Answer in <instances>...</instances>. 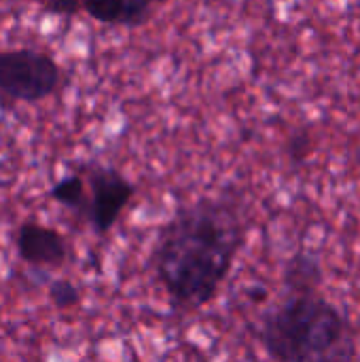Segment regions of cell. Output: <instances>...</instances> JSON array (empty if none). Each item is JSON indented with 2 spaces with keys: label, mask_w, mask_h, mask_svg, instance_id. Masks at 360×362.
Returning a JSON list of instances; mask_svg holds the SVG:
<instances>
[{
  "label": "cell",
  "mask_w": 360,
  "mask_h": 362,
  "mask_svg": "<svg viewBox=\"0 0 360 362\" xmlns=\"http://www.w3.org/2000/svg\"><path fill=\"white\" fill-rule=\"evenodd\" d=\"M47 297H49L51 305L55 310H59V312L74 310L83 301L81 288L70 278H55V280H51L49 286H47Z\"/></svg>",
  "instance_id": "obj_8"
},
{
  "label": "cell",
  "mask_w": 360,
  "mask_h": 362,
  "mask_svg": "<svg viewBox=\"0 0 360 362\" xmlns=\"http://www.w3.org/2000/svg\"><path fill=\"white\" fill-rule=\"evenodd\" d=\"M246 242L236 202L202 197L176 210L159 229L149 265L178 316L212 303Z\"/></svg>",
  "instance_id": "obj_1"
},
{
  "label": "cell",
  "mask_w": 360,
  "mask_h": 362,
  "mask_svg": "<svg viewBox=\"0 0 360 362\" xmlns=\"http://www.w3.org/2000/svg\"><path fill=\"white\" fill-rule=\"evenodd\" d=\"M325 280L323 265L316 255L299 250L295 252L282 272V286L286 293H301V291H320Z\"/></svg>",
  "instance_id": "obj_6"
},
{
  "label": "cell",
  "mask_w": 360,
  "mask_h": 362,
  "mask_svg": "<svg viewBox=\"0 0 360 362\" xmlns=\"http://www.w3.org/2000/svg\"><path fill=\"white\" fill-rule=\"evenodd\" d=\"M87 212L85 221L95 235H106L132 202L134 185L115 168L91 163L87 168Z\"/></svg>",
  "instance_id": "obj_4"
},
{
  "label": "cell",
  "mask_w": 360,
  "mask_h": 362,
  "mask_svg": "<svg viewBox=\"0 0 360 362\" xmlns=\"http://www.w3.org/2000/svg\"><path fill=\"white\" fill-rule=\"evenodd\" d=\"M40 4L59 17H72L81 11V0H40Z\"/></svg>",
  "instance_id": "obj_10"
},
{
  "label": "cell",
  "mask_w": 360,
  "mask_h": 362,
  "mask_svg": "<svg viewBox=\"0 0 360 362\" xmlns=\"http://www.w3.org/2000/svg\"><path fill=\"white\" fill-rule=\"evenodd\" d=\"M62 72L53 57L36 49L0 51V91L11 100L40 102L55 93Z\"/></svg>",
  "instance_id": "obj_3"
},
{
  "label": "cell",
  "mask_w": 360,
  "mask_h": 362,
  "mask_svg": "<svg viewBox=\"0 0 360 362\" xmlns=\"http://www.w3.org/2000/svg\"><path fill=\"white\" fill-rule=\"evenodd\" d=\"M259 341L276 362H356L350 318L320 291L286 293L265 312Z\"/></svg>",
  "instance_id": "obj_2"
},
{
  "label": "cell",
  "mask_w": 360,
  "mask_h": 362,
  "mask_svg": "<svg viewBox=\"0 0 360 362\" xmlns=\"http://www.w3.org/2000/svg\"><path fill=\"white\" fill-rule=\"evenodd\" d=\"M138 2H142L144 6H149V8H153L155 4H166V2H170V0H138Z\"/></svg>",
  "instance_id": "obj_12"
},
{
  "label": "cell",
  "mask_w": 360,
  "mask_h": 362,
  "mask_svg": "<svg viewBox=\"0 0 360 362\" xmlns=\"http://www.w3.org/2000/svg\"><path fill=\"white\" fill-rule=\"evenodd\" d=\"M49 197L53 202H57L59 206H64V208H68L74 214H81L85 218V212H87V185H85L83 176L72 174V176H66V178L57 180L51 187Z\"/></svg>",
  "instance_id": "obj_7"
},
{
  "label": "cell",
  "mask_w": 360,
  "mask_h": 362,
  "mask_svg": "<svg viewBox=\"0 0 360 362\" xmlns=\"http://www.w3.org/2000/svg\"><path fill=\"white\" fill-rule=\"evenodd\" d=\"M81 8L100 23L123 25L127 0H81Z\"/></svg>",
  "instance_id": "obj_9"
},
{
  "label": "cell",
  "mask_w": 360,
  "mask_h": 362,
  "mask_svg": "<svg viewBox=\"0 0 360 362\" xmlns=\"http://www.w3.org/2000/svg\"><path fill=\"white\" fill-rule=\"evenodd\" d=\"M17 257L36 269H57L68 261V242L55 229L36 221L19 225L15 235Z\"/></svg>",
  "instance_id": "obj_5"
},
{
  "label": "cell",
  "mask_w": 360,
  "mask_h": 362,
  "mask_svg": "<svg viewBox=\"0 0 360 362\" xmlns=\"http://www.w3.org/2000/svg\"><path fill=\"white\" fill-rule=\"evenodd\" d=\"M289 151H291V157L295 159V161H303L308 155H310V151H312V144H310V138L306 136V134H297L293 140H291V146H289Z\"/></svg>",
  "instance_id": "obj_11"
},
{
  "label": "cell",
  "mask_w": 360,
  "mask_h": 362,
  "mask_svg": "<svg viewBox=\"0 0 360 362\" xmlns=\"http://www.w3.org/2000/svg\"><path fill=\"white\" fill-rule=\"evenodd\" d=\"M38 2H40V0H38Z\"/></svg>",
  "instance_id": "obj_13"
}]
</instances>
